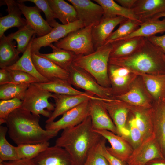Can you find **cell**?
<instances>
[{"label": "cell", "mask_w": 165, "mask_h": 165, "mask_svg": "<svg viewBox=\"0 0 165 165\" xmlns=\"http://www.w3.org/2000/svg\"><path fill=\"white\" fill-rule=\"evenodd\" d=\"M103 138L93 129L89 116L79 124L63 130L55 145L67 151L74 165H83L91 150Z\"/></svg>", "instance_id": "6da1fadb"}, {"label": "cell", "mask_w": 165, "mask_h": 165, "mask_svg": "<svg viewBox=\"0 0 165 165\" xmlns=\"http://www.w3.org/2000/svg\"><path fill=\"white\" fill-rule=\"evenodd\" d=\"M40 116L21 107L14 110L6 122L10 138L17 145L48 141L58 133L42 129L39 123Z\"/></svg>", "instance_id": "7a4b0ae2"}, {"label": "cell", "mask_w": 165, "mask_h": 165, "mask_svg": "<svg viewBox=\"0 0 165 165\" xmlns=\"http://www.w3.org/2000/svg\"><path fill=\"white\" fill-rule=\"evenodd\" d=\"M109 64L125 67L142 73H165V54L147 38L140 47L128 56L110 58Z\"/></svg>", "instance_id": "3957f363"}, {"label": "cell", "mask_w": 165, "mask_h": 165, "mask_svg": "<svg viewBox=\"0 0 165 165\" xmlns=\"http://www.w3.org/2000/svg\"><path fill=\"white\" fill-rule=\"evenodd\" d=\"M112 48L111 42H106L93 53L76 56L72 64L89 73L101 86L109 88L108 67Z\"/></svg>", "instance_id": "277c9868"}, {"label": "cell", "mask_w": 165, "mask_h": 165, "mask_svg": "<svg viewBox=\"0 0 165 165\" xmlns=\"http://www.w3.org/2000/svg\"><path fill=\"white\" fill-rule=\"evenodd\" d=\"M53 94L40 88L35 83L31 84L22 100L21 108L34 115H41L48 118L55 108V105L48 101Z\"/></svg>", "instance_id": "5b68a950"}, {"label": "cell", "mask_w": 165, "mask_h": 165, "mask_svg": "<svg viewBox=\"0 0 165 165\" xmlns=\"http://www.w3.org/2000/svg\"><path fill=\"white\" fill-rule=\"evenodd\" d=\"M92 27H85L72 32L54 45L57 48L70 51L77 56L93 53L95 50L92 37Z\"/></svg>", "instance_id": "8992f818"}, {"label": "cell", "mask_w": 165, "mask_h": 165, "mask_svg": "<svg viewBox=\"0 0 165 165\" xmlns=\"http://www.w3.org/2000/svg\"><path fill=\"white\" fill-rule=\"evenodd\" d=\"M67 71L69 74L68 81L72 85L101 99L105 100L112 99L111 98L113 94L112 89L100 85L84 70L72 64Z\"/></svg>", "instance_id": "52a82bcc"}, {"label": "cell", "mask_w": 165, "mask_h": 165, "mask_svg": "<svg viewBox=\"0 0 165 165\" xmlns=\"http://www.w3.org/2000/svg\"><path fill=\"white\" fill-rule=\"evenodd\" d=\"M90 100L66 112L58 120L46 123L45 129L58 133L61 130L79 124L90 116Z\"/></svg>", "instance_id": "ba28073f"}, {"label": "cell", "mask_w": 165, "mask_h": 165, "mask_svg": "<svg viewBox=\"0 0 165 165\" xmlns=\"http://www.w3.org/2000/svg\"><path fill=\"white\" fill-rule=\"evenodd\" d=\"M84 27L82 23L79 20L66 24H61L57 22L48 34L41 37L35 38L34 36H33L31 44V53L38 54L42 47L49 46L52 43L57 42L70 33Z\"/></svg>", "instance_id": "9c48e42d"}, {"label": "cell", "mask_w": 165, "mask_h": 165, "mask_svg": "<svg viewBox=\"0 0 165 165\" xmlns=\"http://www.w3.org/2000/svg\"><path fill=\"white\" fill-rule=\"evenodd\" d=\"M156 136L153 132L133 152L127 160L129 165H145L154 160L165 157L156 142Z\"/></svg>", "instance_id": "30bf717a"}, {"label": "cell", "mask_w": 165, "mask_h": 165, "mask_svg": "<svg viewBox=\"0 0 165 165\" xmlns=\"http://www.w3.org/2000/svg\"><path fill=\"white\" fill-rule=\"evenodd\" d=\"M76 11L78 20L85 27L94 26L102 19L104 11L102 7L89 0H68Z\"/></svg>", "instance_id": "8fae6325"}, {"label": "cell", "mask_w": 165, "mask_h": 165, "mask_svg": "<svg viewBox=\"0 0 165 165\" xmlns=\"http://www.w3.org/2000/svg\"><path fill=\"white\" fill-rule=\"evenodd\" d=\"M55 101V108L50 116L46 121V123L54 121L59 116L82 103L90 99L104 100L96 96L82 95H69L53 94L52 97Z\"/></svg>", "instance_id": "7c38bea8"}, {"label": "cell", "mask_w": 165, "mask_h": 165, "mask_svg": "<svg viewBox=\"0 0 165 165\" xmlns=\"http://www.w3.org/2000/svg\"><path fill=\"white\" fill-rule=\"evenodd\" d=\"M94 130H106L118 135L117 129L101 100H90V116Z\"/></svg>", "instance_id": "4fadbf2b"}, {"label": "cell", "mask_w": 165, "mask_h": 165, "mask_svg": "<svg viewBox=\"0 0 165 165\" xmlns=\"http://www.w3.org/2000/svg\"><path fill=\"white\" fill-rule=\"evenodd\" d=\"M31 160L34 165H74L67 151L55 145L49 146Z\"/></svg>", "instance_id": "5bb4252c"}, {"label": "cell", "mask_w": 165, "mask_h": 165, "mask_svg": "<svg viewBox=\"0 0 165 165\" xmlns=\"http://www.w3.org/2000/svg\"><path fill=\"white\" fill-rule=\"evenodd\" d=\"M18 6L25 17L28 24L35 31L38 37L43 36L52 29L46 20L42 17L41 10L36 6H28L21 0L17 1Z\"/></svg>", "instance_id": "9a60e30c"}, {"label": "cell", "mask_w": 165, "mask_h": 165, "mask_svg": "<svg viewBox=\"0 0 165 165\" xmlns=\"http://www.w3.org/2000/svg\"><path fill=\"white\" fill-rule=\"evenodd\" d=\"M101 101L112 119L118 135L123 138L129 137V130L126 126L128 109L121 105L120 101L118 100L112 99Z\"/></svg>", "instance_id": "2e32d148"}, {"label": "cell", "mask_w": 165, "mask_h": 165, "mask_svg": "<svg viewBox=\"0 0 165 165\" xmlns=\"http://www.w3.org/2000/svg\"><path fill=\"white\" fill-rule=\"evenodd\" d=\"M126 19L121 16L103 17L98 24L93 26L92 34L95 50L105 44L115 28Z\"/></svg>", "instance_id": "e0dca14e"}, {"label": "cell", "mask_w": 165, "mask_h": 165, "mask_svg": "<svg viewBox=\"0 0 165 165\" xmlns=\"http://www.w3.org/2000/svg\"><path fill=\"white\" fill-rule=\"evenodd\" d=\"M33 63L38 72L42 76L51 81L61 79L68 81V71L61 68L51 61L37 54L31 53Z\"/></svg>", "instance_id": "ac0fdd59"}, {"label": "cell", "mask_w": 165, "mask_h": 165, "mask_svg": "<svg viewBox=\"0 0 165 165\" xmlns=\"http://www.w3.org/2000/svg\"><path fill=\"white\" fill-rule=\"evenodd\" d=\"M94 130L110 143L111 147L107 149L110 154L123 162L128 160L133 151L123 138L106 130Z\"/></svg>", "instance_id": "d6986e66"}, {"label": "cell", "mask_w": 165, "mask_h": 165, "mask_svg": "<svg viewBox=\"0 0 165 165\" xmlns=\"http://www.w3.org/2000/svg\"><path fill=\"white\" fill-rule=\"evenodd\" d=\"M6 5V9L8 14L0 18V38L4 35L8 29L16 27L19 29L27 24L26 19L22 17V14L20 9L17 1L3 0Z\"/></svg>", "instance_id": "ffe728a7"}, {"label": "cell", "mask_w": 165, "mask_h": 165, "mask_svg": "<svg viewBox=\"0 0 165 165\" xmlns=\"http://www.w3.org/2000/svg\"><path fill=\"white\" fill-rule=\"evenodd\" d=\"M131 9L143 22L165 10V0H137Z\"/></svg>", "instance_id": "44dd1931"}, {"label": "cell", "mask_w": 165, "mask_h": 165, "mask_svg": "<svg viewBox=\"0 0 165 165\" xmlns=\"http://www.w3.org/2000/svg\"><path fill=\"white\" fill-rule=\"evenodd\" d=\"M32 39V38L28 48L19 60L12 65L4 68L8 71L19 70L28 73L36 79L38 82H48L49 81L47 79L38 72L33 63L31 52Z\"/></svg>", "instance_id": "7402d4cb"}, {"label": "cell", "mask_w": 165, "mask_h": 165, "mask_svg": "<svg viewBox=\"0 0 165 165\" xmlns=\"http://www.w3.org/2000/svg\"><path fill=\"white\" fill-rule=\"evenodd\" d=\"M55 18L63 24L78 20L75 9L72 5L63 0H47Z\"/></svg>", "instance_id": "603a6c76"}, {"label": "cell", "mask_w": 165, "mask_h": 165, "mask_svg": "<svg viewBox=\"0 0 165 165\" xmlns=\"http://www.w3.org/2000/svg\"><path fill=\"white\" fill-rule=\"evenodd\" d=\"M35 84L40 88L54 94L69 95H82L90 97L94 95L75 89L67 80L56 79L44 83Z\"/></svg>", "instance_id": "cb8c5ba5"}, {"label": "cell", "mask_w": 165, "mask_h": 165, "mask_svg": "<svg viewBox=\"0 0 165 165\" xmlns=\"http://www.w3.org/2000/svg\"><path fill=\"white\" fill-rule=\"evenodd\" d=\"M14 41L5 34L0 38V67L4 68L15 64L19 59Z\"/></svg>", "instance_id": "d4e9b609"}, {"label": "cell", "mask_w": 165, "mask_h": 165, "mask_svg": "<svg viewBox=\"0 0 165 165\" xmlns=\"http://www.w3.org/2000/svg\"><path fill=\"white\" fill-rule=\"evenodd\" d=\"M145 38L136 37L110 42L112 48L110 58L123 57L130 55L140 47Z\"/></svg>", "instance_id": "484cf974"}, {"label": "cell", "mask_w": 165, "mask_h": 165, "mask_svg": "<svg viewBox=\"0 0 165 165\" xmlns=\"http://www.w3.org/2000/svg\"><path fill=\"white\" fill-rule=\"evenodd\" d=\"M163 32H165V19H148L143 22L139 28L130 35L119 40L139 37L148 38Z\"/></svg>", "instance_id": "4316f807"}, {"label": "cell", "mask_w": 165, "mask_h": 165, "mask_svg": "<svg viewBox=\"0 0 165 165\" xmlns=\"http://www.w3.org/2000/svg\"><path fill=\"white\" fill-rule=\"evenodd\" d=\"M100 5L104 11L103 17L112 18L123 16L127 19L141 21L131 9L125 8L113 0H94Z\"/></svg>", "instance_id": "83f0119b"}, {"label": "cell", "mask_w": 165, "mask_h": 165, "mask_svg": "<svg viewBox=\"0 0 165 165\" xmlns=\"http://www.w3.org/2000/svg\"><path fill=\"white\" fill-rule=\"evenodd\" d=\"M49 46L52 49V53H39L37 54L51 61L61 68L67 71L68 68L72 64L77 55L70 51L57 48L53 44Z\"/></svg>", "instance_id": "f1b7e54d"}, {"label": "cell", "mask_w": 165, "mask_h": 165, "mask_svg": "<svg viewBox=\"0 0 165 165\" xmlns=\"http://www.w3.org/2000/svg\"><path fill=\"white\" fill-rule=\"evenodd\" d=\"M143 75L147 89L157 100L164 98L165 94V73Z\"/></svg>", "instance_id": "f546056e"}, {"label": "cell", "mask_w": 165, "mask_h": 165, "mask_svg": "<svg viewBox=\"0 0 165 165\" xmlns=\"http://www.w3.org/2000/svg\"><path fill=\"white\" fill-rule=\"evenodd\" d=\"M36 32L28 24L18 29L16 32L7 36L9 38L15 40L17 43V49L19 53H24L28 48Z\"/></svg>", "instance_id": "4dcf8cb0"}, {"label": "cell", "mask_w": 165, "mask_h": 165, "mask_svg": "<svg viewBox=\"0 0 165 165\" xmlns=\"http://www.w3.org/2000/svg\"><path fill=\"white\" fill-rule=\"evenodd\" d=\"M30 84L9 83L0 85V99L5 100L17 98L22 101Z\"/></svg>", "instance_id": "1f68e13d"}, {"label": "cell", "mask_w": 165, "mask_h": 165, "mask_svg": "<svg viewBox=\"0 0 165 165\" xmlns=\"http://www.w3.org/2000/svg\"><path fill=\"white\" fill-rule=\"evenodd\" d=\"M7 132V127L0 126V162L19 159L16 150V146L10 144L6 138Z\"/></svg>", "instance_id": "d6a6232c"}, {"label": "cell", "mask_w": 165, "mask_h": 165, "mask_svg": "<svg viewBox=\"0 0 165 165\" xmlns=\"http://www.w3.org/2000/svg\"><path fill=\"white\" fill-rule=\"evenodd\" d=\"M48 141L35 144L17 145L16 150L19 159L32 160L50 146Z\"/></svg>", "instance_id": "836d02e7"}, {"label": "cell", "mask_w": 165, "mask_h": 165, "mask_svg": "<svg viewBox=\"0 0 165 165\" xmlns=\"http://www.w3.org/2000/svg\"><path fill=\"white\" fill-rule=\"evenodd\" d=\"M142 22L135 20L126 19L120 23L116 30L112 33L106 43L119 40L128 36L138 28Z\"/></svg>", "instance_id": "e575fe53"}, {"label": "cell", "mask_w": 165, "mask_h": 165, "mask_svg": "<svg viewBox=\"0 0 165 165\" xmlns=\"http://www.w3.org/2000/svg\"><path fill=\"white\" fill-rule=\"evenodd\" d=\"M158 101L156 113V126L161 145L165 141V101L164 98Z\"/></svg>", "instance_id": "d590c367"}, {"label": "cell", "mask_w": 165, "mask_h": 165, "mask_svg": "<svg viewBox=\"0 0 165 165\" xmlns=\"http://www.w3.org/2000/svg\"><path fill=\"white\" fill-rule=\"evenodd\" d=\"M119 99L134 105L144 106L147 104V101L141 90L135 87L126 93L116 96Z\"/></svg>", "instance_id": "8d00e7d4"}, {"label": "cell", "mask_w": 165, "mask_h": 165, "mask_svg": "<svg viewBox=\"0 0 165 165\" xmlns=\"http://www.w3.org/2000/svg\"><path fill=\"white\" fill-rule=\"evenodd\" d=\"M22 101L17 98L1 100L0 101V124L5 123L9 114L21 107Z\"/></svg>", "instance_id": "74e56055"}, {"label": "cell", "mask_w": 165, "mask_h": 165, "mask_svg": "<svg viewBox=\"0 0 165 165\" xmlns=\"http://www.w3.org/2000/svg\"><path fill=\"white\" fill-rule=\"evenodd\" d=\"M101 141L91 150L83 165H109L100 152Z\"/></svg>", "instance_id": "f35d334b"}, {"label": "cell", "mask_w": 165, "mask_h": 165, "mask_svg": "<svg viewBox=\"0 0 165 165\" xmlns=\"http://www.w3.org/2000/svg\"><path fill=\"white\" fill-rule=\"evenodd\" d=\"M24 2H30L34 3L36 6L43 12L46 18V21L52 28L57 23L55 20L53 11L47 0H21Z\"/></svg>", "instance_id": "ab89813d"}, {"label": "cell", "mask_w": 165, "mask_h": 165, "mask_svg": "<svg viewBox=\"0 0 165 165\" xmlns=\"http://www.w3.org/2000/svg\"><path fill=\"white\" fill-rule=\"evenodd\" d=\"M9 71V72L11 77L10 83L20 84H32L38 82V81L35 77L25 72L19 70Z\"/></svg>", "instance_id": "60d3db41"}, {"label": "cell", "mask_w": 165, "mask_h": 165, "mask_svg": "<svg viewBox=\"0 0 165 165\" xmlns=\"http://www.w3.org/2000/svg\"><path fill=\"white\" fill-rule=\"evenodd\" d=\"M129 123V136L134 145L138 147L145 140V138L137 127L134 117L130 120Z\"/></svg>", "instance_id": "b9f144b4"}, {"label": "cell", "mask_w": 165, "mask_h": 165, "mask_svg": "<svg viewBox=\"0 0 165 165\" xmlns=\"http://www.w3.org/2000/svg\"><path fill=\"white\" fill-rule=\"evenodd\" d=\"M106 139L104 138L100 145L101 153L105 158L109 165H124L123 161L110 154L108 151L105 145Z\"/></svg>", "instance_id": "7bdbcfd3"}, {"label": "cell", "mask_w": 165, "mask_h": 165, "mask_svg": "<svg viewBox=\"0 0 165 165\" xmlns=\"http://www.w3.org/2000/svg\"><path fill=\"white\" fill-rule=\"evenodd\" d=\"M136 125L145 138L148 135V127L146 119L140 113L137 112L134 117Z\"/></svg>", "instance_id": "ee69618b"}, {"label": "cell", "mask_w": 165, "mask_h": 165, "mask_svg": "<svg viewBox=\"0 0 165 165\" xmlns=\"http://www.w3.org/2000/svg\"><path fill=\"white\" fill-rule=\"evenodd\" d=\"M109 79L113 86L116 88H121L125 85L128 81L129 76H109Z\"/></svg>", "instance_id": "f6af8a7d"}, {"label": "cell", "mask_w": 165, "mask_h": 165, "mask_svg": "<svg viewBox=\"0 0 165 165\" xmlns=\"http://www.w3.org/2000/svg\"><path fill=\"white\" fill-rule=\"evenodd\" d=\"M147 38L151 42L159 47L165 54V34L160 36L154 35Z\"/></svg>", "instance_id": "bcb514c9"}, {"label": "cell", "mask_w": 165, "mask_h": 165, "mask_svg": "<svg viewBox=\"0 0 165 165\" xmlns=\"http://www.w3.org/2000/svg\"><path fill=\"white\" fill-rule=\"evenodd\" d=\"M0 165H34L31 160L19 159L0 162Z\"/></svg>", "instance_id": "7dc6e473"}, {"label": "cell", "mask_w": 165, "mask_h": 165, "mask_svg": "<svg viewBox=\"0 0 165 165\" xmlns=\"http://www.w3.org/2000/svg\"><path fill=\"white\" fill-rule=\"evenodd\" d=\"M11 82V77L9 71L4 69H0V85Z\"/></svg>", "instance_id": "c3c4849f"}, {"label": "cell", "mask_w": 165, "mask_h": 165, "mask_svg": "<svg viewBox=\"0 0 165 165\" xmlns=\"http://www.w3.org/2000/svg\"><path fill=\"white\" fill-rule=\"evenodd\" d=\"M137 0H116L115 1L122 7L131 9Z\"/></svg>", "instance_id": "681fc988"}, {"label": "cell", "mask_w": 165, "mask_h": 165, "mask_svg": "<svg viewBox=\"0 0 165 165\" xmlns=\"http://www.w3.org/2000/svg\"><path fill=\"white\" fill-rule=\"evenodd\" d=\"M150 165H165V157L154 160Z\"/></svg>", "instance_id": "f907efd6"}, {"label": "cell", "mask_w": 165, "mask_h": 165, "mask_svg": "<svg viewBox=\"0 0 165 165\" xmlns=\"http://www.w3.org/2000/svg\"><path fill=\"white\" fill-rule=\"evenodd\" d=\"M162 17H165V10L156 14L149 19H159L160 18Z\"/></svg>", "instance_id": "816d5d0a"}, {"label": "cell", "mask_w": 165, "mask_h": 165, "mask_svg": "<svg viewBox=\"0 0 165 165\" xmlns=\"http://www.w3.org/2000/svg\"><path fill=\"white\" fill-rule=\"evenodd\" d=\"M164 100L165 101V96H164Z\"/></svg>", "instance_id": "f5cc1de1"}]
</instances>
